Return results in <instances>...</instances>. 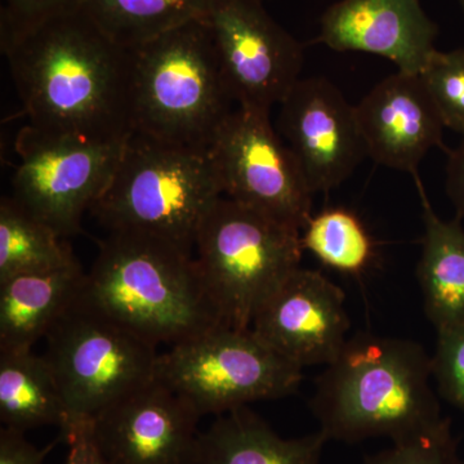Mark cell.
Returning a JSON list of instances; mask_svg holds the SVG:
<instances>
[{"label":"cell","instance_id":"cell-22","mask_svg":"<svg viewBox=\"0 0 464 464\" xmlns=\"http://www.w3.org/2000/svg\"><path fill=\"white\" fill-rule=\"evenodd\" d=\"M208 0H83L81 9L111 41L132 50L206 14Z\"/></svg>","mask_w":464,"mask_h":464},{"label":"cell","instance_id":"cell-23","mask_svg":"<svg viewBox=\"0 0 464 464\" xmlns=\"http://www.w3.org/2000/svg\"><path fill=\"white\" fill-rule=\"evenodd\" d=\"M302 249L325 267L344 275H362L375 257L373 237L347 208H325L311 216L301 231Z\"/></svg>","mask_w":464,"mask_h":464},{"label":"cell","instance_id":"cell-19","mask_svg":"<svg viewBox=\"0 0 464 464\" xmlns=\"http://www.w3.org/2000/svg\"><path fill=\"white\" fill-rule=\"evenodd\" d=\"M422 203L424 234L417 276L424 311L436 332L464 322V228L460 218L436 215L420 176H414Z\"/></svg>","mask_w":464,"mask_h":464},{"label":"cell","instance_id":"cell-20","mask_svg":"<svg viewBox=\"0 0 464 464\" xmlns=\"http://www.w3.org/2000/svg\"><path fill=\"white\" fill-rule=\"evenodd\" d=\"M0 420L3 427L25 432L72 426L65 400L50 364L33 350L0 353Z\"/></svg>","mask_w":464,"mask_h":464},{"label":"cell","instance_id":"cell-12","mask_svg":"<svg viewBox=\"0 0 464 464\" xmlns=\"http://www.w3.org/2000/svg\"><path fill=\"white\" fill-rule=\"evenodd\" d=\"M277 123L314 195L341 186L368 157L355 106L328 79H299Z\"/></svg>","mask_w":464,"mask_h":464},{"label":"cell","instance_id":"cell-1","mask_svg":"<svg viewBox=\"0 0 464 464\" xmlns=\"http://www.w3.org/2000/svg\"><path fill=\"white\" fill-rule=\"evenodd\" d=\"M2 52L32 127L101 143L132 134V51L83 9L45 21Z\"/></svg>","mask_w":464,"mask_h":464},{"label":"cell","instance_id":"cell-10","mask_svg":"<svg viewBox=\"0 0 464 464\" xmlns=\"http://www.w3.org/2000/svg\"><path fill=\"white\" fill-rule=\"evenodd\" d=\"M124 142L85 141L27 124L16 139L12 198L63 237L78 234L111 181Z\"/></svg>","mask_w":464,"mask_h":464},{"label":"cell","instance_id":"cell-9","mask_svg":"<svg viewBox=\"0 0 464 464\" xmlns=\"http://www.w3.org/2000/svg\"><path fill=\"white\" fill-rule=\"evenodd\" d=\"M208 152L224 197L295 230L306 226L314 192L270 112L237 106Z\"/></svg>","mask_w":464,"mask_h":464},{"label":"cell","instance_id":"cell-8","mask_svg":"<svg viewBox=\"0 0 464 464\" xmlns=\"http://www.w3.org/2000/svg\"><path fill=\"white\" fill-rule=\"evenodd\" d=\"M45 342L43 356L65 400L70 430L155 380L158 347L114 322L82 293Z\"/></svg>","mask_w":464,"mask_h":464},{"label":"cell","instance_id":"cell-3","mask_svg":"<svg viewBox=\"0 0 464 464\" xmlns=\"http://www.w3.org/2000/svg\"><path fill=\"white\" fill-rule=\"evenodd\" d=\"M82 295L155 347L174 346L222 324L194 255L148 232L110 231Z\"/></svg>","mask_w":464,"mask_h":464},{"label":"cell","instance_id":"cell-5","mask_svg":"<svg viewBox=\"0 0 464 464\" xmlns=\"http://www.w3.org/2000/svg\"><path fill=\"white\" fill-rule=\"evenodd\" d=\"M221 197L208 150L132 132L91 212L109 232H148L194 255L201 222Z\"/></svg>","mask_w":464,"mask_h":464},{"label":"cell","instance_id":"cell-18","mask_svg":"<svg viewBox=\"0 0 464 464\" xmlns=\"http://www.w3.org/2000/svg\"><path fill=\"white\" fill-rule=\"evenodd\" d=\"M325 436L284 439L248 406L216 418L200 433L198 464H322Z\"/></svg>","mask_w":464,"mask_h":464},{"label":"cell","instance_id":"cell-31","mask_svg":"<svg viewBox=\"0 0 464 464\" xmlns=\"http://www.w3.org/2000/svg\"><path fill=\"white\" fill-rule=\"evenodd\" d=\"M458 3H459L460 7H462L464 12V0H458Z\"/></svg>","mask_w":464,"mask_h":464},{"label":"cell","instance_id":"cell-7","mask_svg":"<svg viewBox=\"0 0 464 464\" xmlns=\"http://www.w3.org/2000/svg\"><path fill=\"white\" fill-rule=\"evenodd\" d=\"M302 371L252 329L221 324L159 353L155 378L203 418L293 395Z\"/></svg>","mask_w":464,"mask_h":464},{"label":"cell","instance_id":"cell-14","mask_svg":"<svg viewBox=\"0 0 464 464\" xmlns=\"http://www.w3.org/2000/svg\"><path fill=\"white\" fill-rule=\"evenodd\" d=\"M344 302L337 284L299 266L259 308L250 329L299 368L328 365L348 341L351 322Z\"/></svg>","mask_w":464,"mask_h":464},{"label":"cell","instance_id":"cell-4","mask_svg":"<svg viewBox=\"0 0 464 464\" xmlns=\"http://www.w3.org/2000/svg\"><path fill=\"white\" fill-rule=\"evenodd\" d=\"M130 51L133 132L208 150L235 101L203 18Z\"/></svg>","mask_w":464,"mask_h":464},{"label":"cell","instance_id":"cell-17","mask_svg":"<svg viewBox=\"0 0 464 464\" xmlns=\"http://www.w3.org/2000/svg\"><path fill=\"white\" fill-rule=\"evenodd\" d=\"M85 276L78 262L0 283V353L33 350L36 342L47 337L81 295Z\"/></svg>","mask_w":464,"mask_h":464},{"label":"cell","instance_id":"cell-30","mask_svg":"<svg viewBox=\"0 0 464 464\" xmlns=\"http://www.w3.org/2000/svg\"><path fill=\"white\" fill-rule=\"evenodd\" d=\"M448 197L456 209L458 218H464V137L457 148L447 150Z\"/></svg>","mask_w":464,"mask_h":464},{"label":"cell","instance_id":"cell-11","mask_svg":"<svg viewBox=\"0 0 464 464\" xmlns=\"http://www.w3.org/2000/svg\"><path fill=\"white\" fill-rule=\"evenodd\" d=\"M203 21L235 103L268 112L280 105L301 79L304 45L262 0H208Z\"/></svg>","mask_w":464,"mask_h":464},{"label":"cell","instance_id":"cell-29","mask_svg":"<svg viewBox=\"0 0 464 464\" xmlns=\"http://www.w3.org/2000/svg\"><path fill=\"white\" fill-rule=\"evenodd\" d=\"M69 447L63 464H108L101 456L92 436L91 422L75 424L61 438Z\"/></svg>","mask_w":464,"mask_h":464},{"label":"cell","instance_id":"cell-25","mask_svg":"<svg viewBox=\"0 0 464 464\" xmlns=\"http://www.w3.org/2000/svg\"><path fill=\"white\" fill-rule=\"evenodd\" d=\"M362 464H464L449 418L432 431L396 442L366 457Z\"/></svg>","mask_w":464,"mask_h":464},{"label":"cell","instance_id":"cell-15","mask_svg":"<svg viewBox=\"0 0 464 464\" xmlns=\"http://www.w3.org/2000/svg\"><path fill=\"white\" fill-rule=\"evenodd\" d=\"M439 27L420 0H340L323 14L315 43L337 52L387 58L420 74L435 53Z\"/></svg>","mask_w":464,"mask_h":464},{"label":"cell","instance_id":"cell-16","mask_svg":"<svg viewBox=\"0 0 464 464\" xmlns=\"http://www.w3.org/2000/svg\"><path fill=\"white\" fill-rule=\"evenodd\" d=\"M355 108L366 155L381 166L414 177L430 150H448L445 125L420 74L390 75Z\"/></svg>","mask_w":464,"mask_h":464},{"label":"cell","instance_id":"cell-21","mask_svg":"<svg viewBox=\"0 0 464 464\" xmlns=\"http://www.w3.org/2000/svg\"><path fill=\"white\" fill-rule=\"evenodd\" d=\"M63 235L12 197L0 201V283L21 275L48 273L78 264Z\"/></svg>","mask_w":464,"mask_h":464},{"label":"cell","instance_id":"cell-27","mask_svg":"<svg viewBox=\"0 0 464 464\" xmlns=\"http://www.w3.org/2000/svg\"><path fill=\"white\" fill-rule=\"evenodd\" d=\"M82 3L83 0H2L0 48L5 50L51 18L78 11Z\"/></svg>","mask_w":464,"mask_h":464},{"label":"cell","instance_id":"cell-24","mask_svg":"<svg viewBox=\"0 0 464 464\" xmlns=\"http://www.w3.org/2000/svg\"><path fill=\"white\" fill-rule=\"evenodd\" d=\"M420 76L445 128L464 137V48L436 51Z\"/></svg>","mask_w":464,"mask_h":464},{"label":"cell","instance_id":"cell-28","mask_svg":"<svg viewBox=\"0 0 464 464\" xmlns=\"http://www.w3.org/2000/svg\"><path fill=\"white\" fill-rule=\"evenodd\" d=\"M57 441L45 448H36L26 439L25 432L2 427L0 430V464H44Z\"/></svg>","mask_w":464,"mask_h":464},{"label":"cell","instance_id":"cell-26","mask_svg":"<svg viewBox=\"0 0 464 464\" xmlns=\"http://www.w3.org/2000/svg\"><path fill=\"white\" fill-rule=\"evenodd\" d=\"M431 362L440 398L464 411V322L438 332Z\"/></svg>","mask_w":464,"mask_h":464},{"label":"cell","instance_id":"cell-32","mask_svg":"<svg viewBox=\"0 0 464 464\" xmlns=\"http://www.w3.org/2000/svg\"><path fill=\"white\" fill-rule=\"evenodd\" d=\"M262 2H265V0H262Z\"/></svg>","mask_w":464,"mask_h":464},{"label":"cell","instance_id":"cell-6","mask_svg":"<svg viewBox=\"0 0 464 464\" xmlns=\"http://www.w3.org/2000/svg\"><path fill=\"white\" fill-rule=\"evenodd\" d=\"M302 252L301 231L221 197L201 222L194 258L221 323L250 329Z\"/></svg>","mask_w":464,"mask_h":464},{"label":"cell","instance_id":"cell-2","mask_svg":"<svg viewBox=\"0 0 464 464\" xmlns=\"http://www.w3.org/2000/svg\"><path fill=\"white\" fill-rule=\"evenodd\" d=\"M431 356L404 338L359 333L315 381L310 409L328 441H406L447 418L431 384Z\"/></svg>","mask_w":464,"mask_h":464},{"label":"cell","instance_id":"cell-13","mask_svg":"<svg viewBox=\"0 0 464 464\" xmlns=\"http://www.w3.org/2000/svg\"><path fill=\"white\" fill-rule=\"evenodd\" d=\"M200 418L157 378L91 420L108 464H198Z\"/></svg>","mask_w":464,"mask_h":464}]
</instances>
